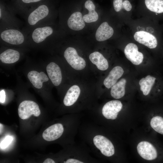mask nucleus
<instances>
[{
  "label": "nucleus",
  "mask_w": 163,
  "mask_h": 163,
  "mask_svg": "<svg viewBox=\"0 0 163 163\" xmlns=\"http://www.w3.org/2000/svg\"><path fill=\"white\" fill-rule=\"evenodd\" d=\"M126 80L123 78L116 83L111 88V96L115 99H119L123 97L125 94V86Z\"/></svg>",
  "instance_id": "412c9836"
},
{
  "label": "nucleus",
  "mask_w": 163,
  "mask_h": 163,
  "mask_svg": "<svg viewBox=\"0 0 163 163\" xmlns=\"http://www.w3.org/2000/svg\"><path fill=\"white\" fill-rule=\"evenodd\" d=\"M20 56V53L18 51L13 49H8L0 54V59L3 63H12L18 61Z\"/></svg>",
  "instance_id": "aec40b11"
},
{
  "label": "nucleus",
  "mask_w": 163,
  "mask_h": 163,
  "mask_svg": "<svg viewBox=\"0 0 163 163\" xmlns=\"http://www.w3.org/2000/svg\"><path fill=\"white\" fill-rule=\"evenodd\" d=\"M93 142L95 145L103 155L110 157L114 154V148L113 144L105 137L101 135L96 136L93 139Z\"/></svg>",
  "instance_id": "423d86ee"
},
{
  "label": "nucleus",
  "mask_w": 163,
  "mask_h": 163,
  "mask_svg": "<svg viewBox=\"0 0 163 163\" xmlns=\"http://www.w3.org/2000/svg\"><path fill=\"white\" fill-rule=\"evenodd\" d=\"M134 38L136 41L150 49L155 48L158 45L157 37L145 31H139L136 32L134 34Z\"/></svg>",
  "instance_id": "0eeeda50"
},
{
  "label": "nucleus",
  "mask_w": 163,
  "mask_h": 163,
  "mask_svg": "<svg viewBox=\"0 0 163 163\" xmlns=\"http://www.w3.org/2000/svg\"><path fill=\"white\" fill-rule=\"evenodd\" d=\"M123 7L127 11H130L132 8V6L130 2L128 0H125L123 2Z\"/></svg>",
  "instance_id": "cd10ccee"
},
{
  "label": "nucleus",
  "mask_w": 163,
  "mask_h": 163,
  "mask_svg": "<svg viewBox=\"0 0 163 163\" xmlns=\"http://www.w3.org/2000/svg\"><path fill=\"white\" fill-rule=\"evenodd\" d=\"M18 114L22 119H27L33 115L38 117L40 114V111L38 105L35 102L29 100L22 101L19 105Z\"/></svg>",
  "instance_id": "7ed1b4c3"
},
{
  "label": "nucleus",
  "mask_w": 163,
  "mask_h": 163,
  "mask_svg": "<svg viewBox=\"0 0 163 163\" xmlns=\"http://www.w3.org/2000/svg\"><path fill=\"white\" fill-rule=\"evenodd\" d=\"M113 5L115 11L119 12L123 7V0H113Z\"/></svg>",
  "instance_id": "bb28decb"
},
{
  "label": "nucleus",
  "mask_w": 163,
  "mask_h": 163,
  "mask_svg": "<svg viewBox=\"0 0 163 163\" xmlns=\"http://www.w3.org/2000/svg\"><path fill=\"white\" fill-rule=\"evenodd\" d=\"M46 70L53 84L56 86L59 85L62 80L61 71L59 66L55 62H51L47 66Z\"/></svg>",
  "instance_id": "f8f14e48"
},
{
  "label": "nucleus",
  "mask_w": 163,
  "mask_h": 163,
  "mask_svg": "<svg viewBox=\"0 0 163 163\" xmlns=\"http://www.w3.org/2000/svg\"><path fill=\"white\" fill-rule=\"evenodd\" d=\"M0 40L13 45H19L28 41V34L24 30L15 27H0Z\"/></svg>",
  "instance_id": "f03ea898"
},
{
  "label": "nucleus",
  "mask_w": 163,
  "mask_h": 163,
  "mask_svg": "<svg viewBox=\"0 0 163 163\" xmlns=\"http://www.w3.org/2000/svg\"><path fill=\"white\" fill-rule=\"evenodd\" d=\"M80 93V89L77 85H73L68 90L64 99V104L67 106L72 105L77 100Z\"/></svg>",
  "instance_id": "a211bd4d"
},
{
  "label": "nucleus",
  "mask_w": 163,
  "mask_h": 163,
  "mask_svg": "<svg viewBox=\"0 0 163 163\" xmlns=\"http://www.w3.org/2000/svg\"><path fill=\"white\" fill-rule=\"evenodd\" d=\"M43 163H55V162L52 159L48 158L46 159L43 162Z\"/></svg>",
  "instance_id": "7c9ffc66"
},
{
  "label": "nucleus",
  "mask_w": 163,
  "mask_h": 163,
  "mask_svg": "<svg viewBox=\"0 0 163 163\" xmlns=\"http://www.w3.org/2000/svg\"><path fill=\"white\" fill-rule=\"evenodd\" d=\"M124 52L126 58L133 64L139 65L142 62L143 55L138 51V47L135 44H128L125 48Z\"/></svg>",
  "instance_id": "9d476101"
},
{
  "label": "nucleus",
  "mask_w": 163,
  "mask_h": 163,
  "mask_svg": "<svg viewBox=\"0 0 163 163\" xmlns=\"http://www.w3.org/2000/svg\"><path fill=\"white\" fill-rule=\"evenodd\" d=\"M0 133L2 132V129L3 128V125L0 123Z\"/></svg>",
  "instance_id": "2f4dec72"
},
{
  "label": "nucleus",
  "mask_w": 163,
  "mask_h": 163,
  "mask_svg": "<svg viewBox=\"0 0 163 163\" xmlns=\"http://www.w3.org/2000/svg\"><path fill=\"white\" fill-rule=\"evenodd\" d=\"M5 100V91L2 90L0 92V101L1 103H3Z\"/></svg>",
  "instance_id": "c85d7f7f"
},
{
  "label": "nucleus",
  "mask_w": 163,
  "mask_h": 163,
  "mask_svg": "<svg viewBox=\"0 0 163 163\" xmlns=\"http://www.w3.org/2000/svg\"><path fill=\"white\" fill-rule=\"evenodd\" d=\"M156 79L155 78L148 75L139 81V84L140 86V89L144 95H147L149 93Z\"/></svg>",
  "instance_id": "4be33fe9"
},
{
  "label": "nucleus",
  "mask_w": 163,
  "mask_h": 163,
  "mask_svg": "<svg viewBox=\"0 0 163 163\" xmlns=\"http://www.w3.org/2000/svg\"><path fill=\"white\" fill-rule=\"evenodd\" d=\"M145 5L156 15L163 14V0H145Z\"/></svg>",
  "instance_id": "5701e85b"
},
{
  "label": "nucleus",
  "mask_w": 163,
  "mask_h": 163,
  "mask_svg": "<svg viewBox=\"0 0 163 163\" xmlns=\"http://www.w3.org/2000/svg\"><path fill=\"white\" fill-rule=\"evenodd\" d=\"M64 56L68 63L74 69L79 70L85 68V61L78 55L74 48L71 47L67 48L64 51Z\"/></svg>",
  "instance_id": "20e7f679"
},
{
  "label": "nucleus",
  "mask_w": 163,
  "mask_h": 163,
  "mask_svg": "<svg viewBox=\"0 0 163 163\" xmlns=\"http://www.w3.org/2000/svg\"><path fill=\"white\" fill-rule=\"evenodd\" d=\"M84 5L88 11V14L83 16L84 21L87 23L96 21L98 19V15L95 11L96 5L92 0H86Z\"/></svg>",
  "instance_id": "f3484780"
},
{
  "label": "nucleus",
  "mask_w": 163,
  "mask_h": 163,
  "mask_svg": "<svg viewBox=\"0 0 163 163\" xmlns=\"http://www.w3.org/2000/svg\"><path fill=\"white\" fill-rule=\"evenodd\" d=\"M63 131V127L62 124H54L50 126L44 131L42 136L46 141H53L59 138L62 135Z\"/></svg>",
  "instance_id": "9b49d317"
},
{
  "label": "nucleus",
  "mask_w": 163,
  "mask_h": 163,
  "mask_svg": "<svg viewBox=\"0 0 163 163\" xmlns=\"http://www.w3.org/2000/svg\"><path fill=\"white\" fill-rule=\"evenodd\" d=\"M124 70L120 66L114 67L110 72L104 81V84L108 88H111L122 75Z\"/></svg>",
  "instance_id": "2eb2a0df"
},
{
  "label": "nucleus",
  "mask_w": 163,
  "mask_h": 163,
  "mask_svg": "<svg viewBox=\"0 0 163 163\" xmlns=\"http://www.w3.org/2000/svg\"><path fill=\"white\" fill-rule=\"evenodd\" d=\"M150 124L155 131L163 135V117L159 116L154 117L152 119Z\"/></svg>",
  "instance_id": "b1692460"
},
{
  "label": "nucleus",
  "mask_w": 163,
  "mask_h": 163,
  "mask_svg": "<svg viewBox=\"0 0 163 163\" xmlns=\"http://www.w3.org/2000/svg\"><path fill=\"white\" fill-rule=\"evenodd\" d=\"M121 102L119 100H115L109 101L104 106L102 109L103 116L107 119H116L118 113L122 107Z\"/></svg>",
  "instance_id": "6e6552de"
},
{
  "label": "nucleus",
  "mask_w": 163,
  "mask_h": 163,
  "mask_svg": "<svg viewBox=\"0 0 163 163\" xmlns=\"http://www.w3.org/2000/svg\"><path fill=\"white\" fill-rule=\"evenodd\" d=\"M64 163H83L82 162L79 160L74 159H69L67 160L66 161H64Z\"/></svg>",
  "instance_id": "c756f323"
},
{
  "label": "nucleus",
  "mask_w": 163,
  "mask_h": 163,
  "mask_svg": "<svg viewBox=\"0 0 163 163\" xmlns=\"http://www.w3.org/2000/svg\"><path fill=\"white\" fill-rule=\"evenodd\" d=\"M27 77L33 85L38 89L41 88L43 83L49 80L46 75L42 72H39L35 71H31L28 74Z\"/></svg>",
  "instance_id": "dca6fc26"
},
{
  "label": "nucleus",
  "mask_w": 163,
  "mask_h": 163,
  "mask_svg": "<svg viewBox=\"0 0 163 163\" xmlns=\"http://www.w3.org/2000/svg\"><path fill=\"white\" fill-rule=\"evenodd\" d=\"M13 139V137L11 136H8L0 143V148L2 149L6 148L10 144Z\"/></svg>",
  "instance_id": "a878e982"
},
{
  "label": "nucleus",
  "mask_w": 163,
  "mask_h": 163,
  "mask_svg": "<svg viewBox=\"0 0 163 163\" xmlns=\"http://www.w3.org/2000/svg\"><path fill=\"white\" fill-rule=\"evenodd\" d=\"M137 150L139 155L145 159L152 160L157 157L156 149L152 144L148 142H140L137 145Z\"/></svg>",
  "instance_id": "1a4fd4ad"
},
{
  "label": "nucleus",
  "mask_w": 163,
  "mask_h": 163,
  "mask_svg": "<svg viewBox=\"0 0 163 163\" xmlns=\"http://www.w3.org/2000/svg\"><path fill=\"white\" fill-rule=\"evenodd\" d=\"M43 0H18V6L17 8L14 10L15 12L22 15L26 7L41 2Z\"/></svg>",
  "instance_id": "393cba45"
},
{
  "label": "nucleus",
  "mask_w": 163,
  "mask_h": 163,
  "mask_svg": "<svg viewBox=\"0 0 163 163\" xmlns=\"http://www.w3.org/2000/svg\"><path fill=\"white\" fill-rule=\"evenodd\" d=\"M91 62L96 65L99 70L104 71L108 67V63L107 59L100 53L94 52L91 53L89 56Z\"/></svg>",
  "instance_id": "6ab92c4d"
},
{
  "label": "nucleus",
  "mask_w": 163,
  "mask_h": 163,
  "mask_svg": "<svg viewBox=\"0 0 163 163\" xmlns=\"http://www.w3.org/2000/svg\"><path fill=\"white\" fill-rule=\"evenodd\" d=\"M85 22L82 13L76 11L72 13L69 17L67 23L70 29L74 30H79L85 27Z\"/></svg>",
  "instance_id": "ddd939ff"
},
{
  "label": "nucleus",
  "mask_w": 163,
  "mask_h": 163,
  "mask_svg": "<svg viewBox=\"0 0 163 163\" xmlns=\"http://www.w3.org/2000/svg\"><path fill=\"white\" fill-rule=\"evenodd\" d=\"M15 13L14 10L6 9L1 5L0 27H11L19 28L20 22L16 17Z\"/></svg>",
  "instance_id": "39448f33"
},
{
  "label": "nucleus",
  "mask_w": 163,
  "mask_h": 163,
  "mask_svg": "<svg viewBox=\"0 0 163 163\" xmlns=\"http://www.w3.org/2000/svg\"><path fill=\"white\" fill-rule=\"evenodd\" d=\"M51 10L47 4L42 3L31 8L23 16L26 26L23 30L28 33L36 27L50 24Z\"/></svg>",
  "instance_id": "f257e3e1"
},
{
  "label": "nucleus",
  "mask_w": 163,
  "mask_h": 163,
  "mask_svg": "<svg viewBox=\"0 0 163 163\" xmlns=\"http://www.w3.org/2000/svg\"><path fill=\"white\" fill-rule=\"evenodd\" d=\"M113 30L106 22L102 23L97 29L95 38L98 41H103L108 39L113 35Z\"/></svg>",
  "instance_id": "4468645a"
}]
</instances>
